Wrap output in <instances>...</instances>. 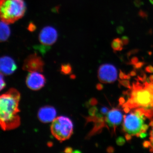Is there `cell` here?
Here are the masks:
<instances>
[{"instance_id": "cell-21", "label": "cell", "mask_w": 153, "mask_h": 153, "mask_svg": "<svg viewBox=\"0 0 153 153\" xmlns=\"http://www.w3.org/2000/svg\"><path fill=\"white\" fill-rule=\"evenodd\" d=\"M134 4L137 7L140 8L143 5L144 3L142 0H134Z\"/></svg>"}, {"instance_id": "cell-43", "label": "cell", "mask_w": 153, "mask_h": 153, "mask_svg": "<svg viewBox=\"0 0 153 153\" xmlns=\"http://www.w3.org/2000/svg\"><path fill=\"white\" fill-rule=\"evenodd\" d=\"M149 1L151 4L153 5V0H149Z\"/></svg>"}, {"instance_id": "cell-36", "label": "cell", "mask_w": 153, "mask_h": 153, "mask_svg": "<svg viewBox=\"0 0 153 153\" xmlns=\"http://www.w3.org/2000/svg\"><path fill=\"white\" fill-rule=\"evenodd\" d=\"M114 148L112 147H108L107 149V152L108 153H113L114 152Z\"/></svg>"}, {"instance_id": "cell-7", "label": "cell", "mask_w": 153, "mask_h": 153, "mask_svg": "<svg viewBox=\"0 0 153 153\" xmlns=\"http://www.w3.org/2000/svg\"><path fill=\"white\" fill-rule=\"evenodd\" d=\"M44 63L41 57L36 53L28 56L24 61L23 69L31 72H43Z\"/></svg>"}, {"instance_id": "cell-41", "label": "cell", "mask_w": 153, "mask_h": 153, "mask_svg": "<svg viewBox=\"0 0 153 153\" xmlns=\"http://www.w3.org/2000/svg\"><path fill=\"white\" fill-rule=\"evenodd\" d=\"M71 150L72 149H71V148H68L66 149L65 152H71Z\"/></svg>"}, {"instance_id": "cell-1", "label": "cell", "mask_w": 153, "mask_h": 153, "mask_svg": "<svg viewBox=\"0 0 153 153\" xmlns=\"http://www.w3.org/2000/svg\"><path fill=\"white\" fill-rule=\"evenodd\" d=\"M134 82L131 88L127 91V101L122 107H128L131 110L139 109L148 118H153V81L146 79L143 83L137 79Z\"/></svg>"}, {"instance_id": "cell-16", "label": "cell", "mask_w": 153, "mask_h": 153, "mask_svg": "<svg viewBox=\"0 0 153 153\" xmlns=\"http://www.w3.org/2000/svg\"><path fill=\"white\" fill-rule=\"evenodd\" d=\"M120 83L122 85L125 86V87L129 89L131 88V86L130 84L129 81L128 79H123V80H119Z\"/></svg>"}, {"instance_id": "cell-4", "label": "cell", "mask_w": 153, "mask_h": 153, "mask_svg": "<svg viewBox=\"0 0 153 153\" xmlns=\"http://www.w3.org/2000/svg\"><path fill=\"white\" fill-rule=\"evenodd\" d=\"M146 118L140 110H132L131 112L124 117V131L132 136L139 137Z\"/></svg>"}, {"instance_id": "cell-5", "label": "cell", "mask_w": 153, "mask_h": 153, "mask_svg": "<svg viewBox=\"0 0 153 153\" xmlns=\"http://www.w3.org/2000/svg\"><path fill=\"white\" fill-rule=\"evenodd\" d=\"M51 131L52 135L60 142L69 139L73 132V123L69 118L60 116L52 122Z\"/></svg>"}, {"instance_id": "cell-3", "label": "cell", "mask_w": 153, "mask_h": 153, "mask_svg": "<svg viewBox=\"0 0 153 153\" xmlns=\"http://www.w3.org/2000/svg\"><path fill=\"white\" fill-rule=\"evenodd\" d=\"M26 5L24 0H0L1 21L13 24L24 16Z\"/></svg>"}, {"instance_id": "cell-15", "label": "cell", "mask_w": 153, "mask_h": 153, "mask_svg": "<svg viewBox=\"0 0 153 153\" xmlns=\"http://www.w3.org/2000/svg\"><path fill=\"white\" fill-rule=\"evenodd\" d=\"M71 66L70 64H65L62 65L61 67V72L63 74H70L71 71Z\"/></svg>"}, {"instance_id": "cell-30", "label": "cell", "mask_w": 153, "mask_h": 153, "mask_svg": "<svg viewBox=\"0 0 153 153\" xmlns=\"http://www.w3.org/2000/svg\"><path fill=\"white\" fill-rule=\"evenodd\" d=\"M143 145L144 148H150L151 146V143L150 141H144V142L143 143Z\"/></svg>"}, {"instance_id": "cell-35", "label": "cell", "mask_w": 153, "mask_h": 153, "mask_svg": "<svg viewBox=\"0 0 153 153\" xmlns=\"http://www.w3.org/2000/svg\"><path fill=\"white\" fill-rule=\"evenodd\" d=\"M147 134L146 133V132H141L140 134L139 137H140V138L143 139L147 136Z\"/></svg>"}, {"instance_id": "cell-26", "label": "cell", "mask_w": 153, "mask_h": 153, "mask_svg": "<svg viewBox=\"0 0 153 153\" xmlns=\"http://www.w3.org/2000/svg\"><path fill=\"white\" fill-rule=\"evenodd\" d=\"M36 25L33 24V23H31L29 25V26H28V29L29 31H31V32H33V31H34L36 30Z\"/></svg>"}, {"instance_id": "cell-29", "label": "cell", "mask_w": 153, "mask_h": 153, "mask_svg": "<svg viewBox=\"0 0 153 153\" xmlns=\"http://www.w3.org/2000/svg\"><path fill=\"white\" fill-rule=\"evenodd\" d=\"M145 70L148 73H153V66L152 65H149L147 66L145 68Z\"/></svg>"}, {"instance_id": "cell-40", "label": "cell", "mask_w": 153, "mask_h": 153, "mask_svg": "<svg viewBox=\"0 0 153 153\" xmlns=\"http://www.w3.org/2000/svg\"><path fill=\"white\" fill-rule=\"evenodd\" d=\"M136 72L135 71H131L130 73V75H131V76H135L136 75Z\"/></svg>"}, {"instance_id": "cell-25", "label": "cell", "mask_w": 153, "mask_h": 153, "mask_svg": "<svg viewBox=\"0 0 153 153\" xmlns=\"http://www.w3.org/2000/svg\"><path fill=\"white\" fill-rule=\"evenodd\" d=\"M125 29L123 27L121 26H118L116 28L117 33L118 34H122L124 33Z\"/></svg>"}, {"instance_id": "cell-24", "label": "cell", "mask_w": 153, "mask_h": 153, "mask_svg": "<svg viewBox=\"0 0 153 153\" xmlns=\"http://www.w3.org/2000/svg\"><path fill=\"white\" fill-rule=\"evenodd\" d=\"M145 63L144 62H137L134 65V68L138 69L142 67L144 65H145Z\"/></svg>"}, {"instance_id": "cell-20", "label": "cell", "mask_w": 153, "mask_h": 153, "mask_svg": "<svg viewBox=\"0 0 153 153\" xmlns=\"http://www.w3.org/2000/svg\"><path fill=\"white\" fill-rule=\"evenodd\" d=\"M4 74L2 73H1V77H0V79H1V90H2L3 88H4L6 86V83L5 82L4 79Z\"/></svg>"}, {"instance_id": "cell-37", "label": "cell", "mask_w": 153, "mask_h": 153, "mask_svg": "<svg viewBox=\"0 0 153 153\" xmlns=\"http://www.w3.org/2000/svg\"><path fill=\"white\" fill-rule=\"evenodd\" d=\"M125 137L127 140L129 141L131 139L132 136L131 135L129 134L126 133L125 135Z\"/></svg>"}, {"instance_id": "cell-19", "label": "cell", "mask_w": 153, "mask_h": 153, "mask_svg": "<svg viewBox=\"0 0 153 153\" xmlns=\"http://www.w3.org/2000/svg\"><path fill=\"white\" fill-rule=\"evenodd\" d=\"M138 15L140 17L143 19H147L148 17V14L147 12L142 10L139 11Z\"/></svg>"}, {"instance_id": "cell-8", "label": "cell", "mask_w": 153, "mask_h": 153, "mask_svg": "<svg viewBox=\"0 0 153 153\" xmlns=\"http://www.w3.org/2000/svg\"><path fill=\"white\" fill-rule=\"evenodd\" d=\"M26 82L29 88L37 91L44 87L46 83V78L43 74L38 72H31L27 76Z\"/></svg>"}, {"instance_id": "cell-23", "label": "cell", "mask_w": 153, "mask_h": 153, "mask_svg": "<svg viewBox=\"0 0 153 153\" xmlns=\"http://www.w3.org/2000/svg\"><path fill=\"white\" fill-rule=\"evenodd\" d=\"M139 49H132V50H130V51H129V52H128L127 54V55L128 57H130V56H131V55L137 53L138 52H139Z\"/></svg>"}, {"instance_id": "cell-31", "label": "cell", "mask_w": 153, "mask_h": 153, "mask_svg": "<svg viewBox=\"0 0 153 153\" xmlns=\"http://www.w3.org/2000/svg\"><path fill=\"white\" fill-rule=\"evenodd\" d=\"M126 75V74H125L121 70H120V72L119 74V77L120 79H125Z\"/></svg>"}, {"instance_id": "cell-27", "label": "cell", "mask_w": 153, "mask_h": 153, "mask_svg": "<svg viewBox=\"0 0 153 153\" xmlns=\"http://www.w3.org/2000/svg\"><path fill=\"white\" fill-rule=\"evenodd\" d=\"M139 59L137 57H134L131 58V60L130 63V64H132V65H134L135 64L138 62Z\"/></svg>"}, {"instance_id": "cell-13", "label": "cell", "mask_w": 153, "mask_h": 153, "mask_svg": "<svg viewBox=\"0 0 153 153\" xmlns=\"http://www.w3.org/2000/svg\"><path fill=\"white\" fill-rule=\"evenodd\" d=\"M7 23L1 21V27H0V38L1 42L7 41L10 36V29Z\"/></svg>"}, {"instance_id": "cell-22", "label": "cell", "mask_w": 153, "mask_h": 153, "mask_svg": "<svg viewBox=\"0 0 153 153\" xmlns=\"http://www.w3.org/2000/svg\"><path fill=\"white\" fill-rule=\"evenodd\" d=\"M121 40L122 41L123 43V45L126 46L129 43V39L128 37L127 36H123L122 37Z\"/></svg>"}, {"instance_id": "cell-14", "label": "cell", "mask_w": 153, "mask_h": 153, "mask_svg": "<svg viewBox=\"0 0 153 153\" xmlns=\"http://www.w3.org/2000/svg\"><path fill=\"white\" fill-rule=\"evenodd\" d=\"M123 43L121 39L120 38H114L111 43V47L114 52L121 51L123 49Z\"/></svg>"}, {"instance_id": "cell-18", "label": "cell", "mask_w": 153, "mask_h": 153, "mask_svg": "<svg viewBox=\"0 0 153 153\" xmlns=\"http://www.w3.org/2000/svg\"><path fill=\"white\" fill-rule=\"evenodd\" d=\"M150 134V142L151 143V146L150 147V152L153 153V126L152 127Z\"/></svg>"}, {"instance_id": "cell-6", "label": "cell", "mask_w": 153, "mask_h": 153, "mask_svg": "<svg viewBox=\"0 0 153 153\" xmlns=\"http://www.w3.org/2000/svg\"><path fill=\"white\" fill-rule=\"evenodd\" d=\"M98 77L99 80L102 83H112L117 79V69L112 64H102L99 68Z\"/></svg>"}, {"instance_id": "cell-32", "label": "cell", "mask_w": 153, "mask_h": 153, "mask_svg": "<svg viewBox=\"0 0 153 153\" xmlns=\"http://www.w3.org/2000/svg\"><path fill=\"white\" fill-rule=\"evenodd\" d=\"M149 125L146 124H144L143 125L142 129L141 132H146L148 129H149Z\"/></svg>"}, {"instance_id": "cell-42", "label": "cell", "mask_w": 153, "mask_h": 153, "mask_svg": "<svg viewBox=\"0 0 153 153\" xmlns=\"http://www.w3.org/2000/svg\"><path fill=\"white\" fill-rule=\"evenodd\" d=\"M149 79L151 81H153V74H152V75H150V76L149 78Z\"/></svg>"}, {"instance_id": "cell-34", "label": "cell", "mask_w": 153, "mask_h": 153, "mask_svg": "<svg viewBox=\"0 0 153 153\" xmlns=\"http://www.w3.org/2000/svg\"><path fill=\"white\" fill-rule=\"evenodd\" d=\"M119 104L120 105H123L125 103V100L123 97H121L119 99Z\"/></svg>"}, {"instance_id": "cell-38", "label": "cell", "mask_w": 153, "mask_h": 153, "mask_svg": "<svg viewBox=\"0 0 153 153\" xmlns=\"http://www.w3.org/2000/svg\"><path fill=\"white\" fill-rule=\"evenodd\" d=\"M96 87L99 90H101L103 88V85H102V84H100V83L97 84V85Z\"/></svg>"}, {"instance_id": "cell-12", "label": "cell", "mask_w": 153, "mask_h": 153, "mask_svg": "<svg viewBox=\"0 0 153 153\" xmlns=\"http://www.w3.org/2000/svg\"><path fill=\"white\" fill-rule=\"evenodd\" d=\"M17 65L13 59L8 56H3L0 60L1 73L4 75L13 74L17 69Z\"/></svg>"}, {"instance_id": "cell-11", "label": "cell", "mask_w": 153, "mask_h": 153, "mask_svg": "<svg viewBox=\"0 0 153 153\" xmlns=\"http://www.w3.org/2000/svg\"><path fill=\"white\" fill-rule=\"evenodd\" d=\"M57 112L53 107L45 106L41 108L38 111V117L43 123L52 122L56 118Z\"/></svg>"}, {"instance_id": "cell-9", "label": "cell", "mask_w": 153, "mask_h": 153, "mask_svg": "<svg viewBox=\"0 0 153 153\" xmlns=\"http://www.w3.org/2000/svg\"><path fill=\"white\" fill-rule=\"evenodd\" d=\"M58 38L57 30L53 27L47 26L43 28L39 36L41 44L46 46H51L55 44Z\"/></svg>"}, {"instance_id": "cell-39", "label": "cell", "mask_w": 153, "mask_h": 153, "mask_svg": "<svg viewBox=\"0 0 153 153\" xmlns=\"http://www.w3.org/2000/svg\"><path fill=\"white\" fill-rule=\"evenodd\" d=\"M123 108L124 111V112L126 113H128L130 111V108L128 107H125Z\"/></svg>"}, {"instance_id": "cell-10", "label": "cell", "mask_w": 153, "mask_h": 153, "mask_svg": "<svg viewBox=\"0 0 153 153\" xmlns=\"http://www.w3.org/2000/svg\"><path fill=\"white\" fill-rule=\"evenodd\" d=\"M106 115L105 122L110 128L113 129L115 132L117 127L121 123L123 120L122 113L119 109L114 108L108 111Z\"/></svg>"}, {"instance_id": "cell-33", "label": "cell", "mask_w": 153, "mask_h": 153, "mask_svg": "<svg viewBox=\"0 0 153 153\" xmlns=\"http://www.w3.org/2000/svg\"><path fill=\"white\" fill-rule=\"evenodd\" d=\"M97 102L95 99H92L89 101V103L91 105H95L97 104Z\"/></svg>"}, {"instance_id": "cell-17", "label": "cell", "mask_w": 153, "mask_h": 153, "mask_svg": "<svg viewBox=\"0 0 153 153\" xmlns=\"http://www.w3.org/2000/svg\"><path fill=\"white\" fill-rule=\"evenodd\" d=\"M126 142V140L122 137H118L116 141L117 144L120 146H123L125 144Z\"/></svg>"}, {"instance_id": "cell-28", "label": "cell", "mask_w": 153, "mask_h": 153, "mask_svg": "<svg viewBox=\"0 0 153 153\" xmlns=\"http://www.w3.org/2000/svg\"><path fill=\"white\" fill-rule=\"evenodd\" d=\"M108 108L106 107H103L100 109V112L102 114L105 115L107 114L108 112Z\"/></svg>"}, {"instance_id": "cell-2", "label": "cell", "mask_w": 153, "mask_h": 153, "mask_svg": "<svg viewBox=\"0 0 153 153\" xmlns=\"http://www.w3.org/2000/svg\"><path fill=\"white\" fill-rule=\"evenodd\" d=\"M21 94L16 88H11L0 97V124L2 129L9 131L21 124L19 103Z\"/></svg>"}]
</instances>
